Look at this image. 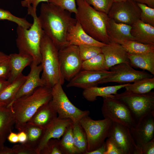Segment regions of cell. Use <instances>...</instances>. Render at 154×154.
<instances>
[{"mask_svg": "<svg viewBox=\"0 0 154 154\" xmlns=\"http://www.w3.org/2000/svg\"><path fill=\"white\" fill-rule=\"evenodd\" d=\"M38 17L44 33L58 50L70 45L67 40V34L77 22L71 13L51 3H42Z\"/></svg>", "mask_w": 154, "mask_h": 154, "instance_id": "cell-1", "label": "cell"}, {"mask_svg": "<svg viewBox=\"0 0 154 154\" xmlns=\"http://www.w3.org/2000/svg\"><path fill=\"white\" fill-rule=\"evenodd\" d=\"M76 2L75 18L84 30L98 41L106 44L113 42L106 32L108 15L96 10L85 0H76Z\"/></svg>", "mask_w": 154, "mask_h": 154, "instance_id": "cell-2", "label": "cell"}, {"mask_svg": "<svg viewBox=\"0 0 154 154\" xmlns=\"http://www.w3.org/2000/svg\"><path fill=\"white\" fill-rule=\"evenodd\" d=\"M52 98V88L43 86L15 100L10 106L14 112L15 128L19 131H22L37 110Z\"/></svg>", "mask_w": 154, "mask_h": 154, "instance_id": "cell-3", "label": "cell"}, {"mask_svg": "<svg viewBox=\"0 0 154 154\" xmlns=\"http://www.w3.org/2000/svg\"><path fill=\"white\" fill-rule=\"evenodd\" d=\"M27 8L28 14L33 17V23L29 29L17 26L16 45L19 53L31 56L33 61L39 65L41 62L40 45L44 31L37 15V10L31 5Z\"/></svg>", "mask_w": 154, "mask_h": 154, "instance_id": "cell-4", "label": "cell"}, {"mask_svg": "<svg viewBox=\"0 0 154 154\" xmlns=\"http://www.w3.org/2000/svg\"><path fill=\"white\" fill-rule=\"evenodd\" d=\"M58 50L51 39L44 32L40 43V53L42 73L41 77L45 86L52 88L65 80L60 71Z\"/></svg>", "mask_w": 154, "mask_h": 154, "instance_id": "cell-5", "label": "cell"}, {"mask_svg": "<svg viewBox=\"0 0 154 154\" xmlns=\"http://www.w3.org/2000/svg\"><path fill=\"white\" fill-rule=\"evenodd\" d=\"M79 123L86 136L87 147L86 151L90 152L101 147L105 143L112 121L108 118L94 120L87 116L82 118Z\"/></svg>", "mask_w": 154, "mask_h": 154, "instance_id": "cell-6", "label": "cell"}, {"mask_svg": "<svg viewBox=\"0 0 154 154\" xmlns=\"http://www.w3.org/2000/svg\"><path fill=\"white\" fill-rule=\"evenodd\" d=\"M62 85L58 82L52 88V103L56 110L58 117L71 119L73 122H79L83 117L89 116V110H82L70 101L64 91Z\"/></svg>", "mask_w": 154, "mask_h": 154, "instance_id": "cell-7", "label": "cell"}, {"mask_svg": "<svg viewBox=\"0 0 154 154\" xmlns=\"http://www.w3.org/2000/svg\"><path fill=\"white\" fill-rule=\"evenodd\" d=\"M103 98L101 111L104 118L109 119L130 129L135 127L137 121L125 103L114 98Z\"/></svg>", "mask_w": 154, "mask_h": 154, "instance_id": "cell-8", "label": "cell"}, {"mask_svg": "<svg viewBox=\"0 0 154 154\" xmlns=\"http://www.w3.org/2000/svg\"><path fill=\"white\" fill-rule=\"evenodd\" d=\"M114 95V98L122 102L127 106L137 121L146 114L154 111V92L138 94L125 91Z\"/></svg>", "mask_w": 154, "mask_h": 154, "instance_id": "cell-9", "label": "cell"}, {"mask_svg": "<svg viewBox=\"0 0 154 154\" xmlns=\"http://www.w3.org/2000/svg\"><path fill=\"white\" fill-rule=\"evenodd\" d=\"M58 56L61 73L64 80L69 81L82 69L83 61L78 46L69 45L58 50Z\"/></svg>", "mask_w": 154, "mask_h": 154, "instance_id": "cell-10", "label": "cell"}, {"mask_svg": "<svg viewBox=\"0 0 154 154\" xmlns=\"http://www.w3.org/2000/svg\"><path fill=\"white\" fill-rule=\"evenodd\" d=\"M141 10L133 0L114 2L108 14L116 22L131 25L140 19Z\"/></svg>", "mask_w": 154, "mask_h": 154, "instance_id": "cell-11", "label": "cell"}, {"mask_svg": "<svg viewBox=\"0 0 154 154\" xmlns=\"http://www.w3.org/2000/svg\"><path fill=\"white\" fill-rule=\"evenodd\" d=\"M112 73L103 79L101 84L116 82L120 84L129 83L141 79L151 78L153 75L144 71L135 70L128 63H122L111 67L109 70Z\"/></svg>", "mask_w": 154, "mask_h": 154, "instance_id": "cell-12", "label": "cell"}, {"mask_svg": "<svg viewBox=\"0 0 154 154\" xmlns=\"http://www.w3.org/2000/svg\"><path fill=\"white\" fill-rule=\"evenodd\" d=\"M130 129L136 146L137 154H141L143 146L154 138V111L140 117L135 127Z\"/></svg>", "mask_w": 154, "mask_h": 154, "instance_id": "cell-13", "label": "cell"}, {"mask_svg": "<svg viewBox=\"0 0 154 154\" xmlns=\"http://www.w3.org/2000/svg\"><path fill=\"white\" fill-rule=\"evenodd\" d=\"M107 138L119 147L123 154H137L136 145L128 127L112 122Z\"/></svg>", "mask_w": 154, "mask_h": 154, "instance_id": "cell-14", "label": "cell"}, {"mask_svg": "<svg viewBox=\"0 0 154 154\" xmlns=\"http://www.w3.org/2000/svg\"><path fill=\"white\" fill-rule=\"evenodd\" d=\"M112 73L110 71H80L69 81L68 88L76 87L85 89L101 84L102 81Z\"/></svg>", "mask_w": 154, "mask_h": 154, "instance_id": "cell-15", "label": "cell"}, {"mask_svg": "<svg viewBox=\"0 0 154 154\" xmlns=\"http://www.w3.org/2000/svg\"><path fill=\"white\" fill-rule=\"evenodd\" d=\"M30 71L27 76V78L21 86L12 102L8 106H10L15 100L23 96L29 94L40 87L45 86L40 77L42 71L41 64L37 65L33 61L30 65Z\"/></svg>", "mask_w": 154, "mask_h": 154, "instance_id": "cell-16", "label": "cell"}, {"mask_svg": "<svg viewBox=\"0 0 154 154\" xmlns=\"http://www.w3.org/2000/svg\"><path fill=\"white\" fill-rule=\"evenodd\" d=\"M101 50L108 70L111 67L117 64H129L127 52L120 44L113 42L101 47Z\"/></svg>", "mask_w": 154, "mask_h": 154, "instance_id": "cell-17", "label": "cell"}, {"mask_svg": "<svg viewBox=\"0 0 154 154\" xmlns=\"http://www.w3.org/2000/svg\"><path fill=\"white\" fill-rule=\"evenodd\" d=\"M73 122L70 119H62L58 117L45 129L42 139L36 149L37 154H39L47 142L51 139H60L66 129Z\"/></svg>", "mask_w": 154, "mask_h": 154, "instance_id": "cell-18", "label": "cell"}, {"mask_svg": "<svg viewBox=\"0 0 154 154\" xmlns=\"http://www.w3.org/2000/svg\"><path fill=\"white\" fill-rule=\"evenodd\" d=\"M66 39L69 44L78 46L86 45L102 47L106 44L96 40L90 36L77 21L69 29Z\"/></svg>", "mask_w": 154, "mask_h": 154, "instance_id": "cell-19", "label": "cell"}, {"mask_svg": "<svg viewBox=\"0 0 154 154\" xmlns=\"http://www.w3.org/2000/svg\"><path fill=\"white\" fill-rule=\"evenodd\" d=\"M58 117L51 100L40 107L28 122L45 129Z\"/></svg>", "mask_w": 154, "mask_h": 154, "instance_id": "cell-20", "label": "cell"}, {"mask_svg": "<svg viewBox=\"0 0 154 154\" xmlns=\"http://www.w3.org/2000/svg\"><path fill=\"white\" fill-rule=\"evenodd\" d=\"M15 123L11 106L0 102V148L4 146L7 137L12 131Z\"/></svg>", "mask_w": 154, "mask_h": 154, "instance_id": "cell-21", "label": "cell"}, {"mask_svg": "<svg viewBox=\"0 0 154 154\" xmlns=\"http://www.w3.org/2000/svg\"><path fill=\"white\" fill-rule=\"evenodd\" d=\"M131 33L135 40L145 44L154 45V27L140 19L131 25Z\"/></svg>", "mask_w": 154, "mask_h": 154, "instance_id": "cell-22", "label": "cell"}, {"mask_svg": "<svg viewBox=\"0 0 154 154\" xmlns=\"http://www.w3.org/2000/svg\"><path fill=\"white\" fill-rule=\"evenodd\" d=\"M131 26L116 22L109 17L106 32L112 42L122 40H134L131 33Z\"/></svg>", "mask_w": 154, "mask_h": 154, "instance_id": "cell-23", "label": "cell"}, {"mask_svg": "<svg viewBox=\"0 0 154 154\" xmlns=\"http://www.w3.org/2000/svg\"><path fill=\"white\" fill-rule=\"evenodd\" d=\"M129 83L104 87L92 86L84 89L82 95L85 99L90 102L95 101L99 96L113 98L114 95L117 94L118 90L125 88Z\"/></svg>", "mask_w": 154, "mask_h": 154, "instance_id": "cell-24", "label": "cell"}, {"mask_svg": "<svg viewBox=\"0 0 154 154\" xmlns=\"http://www.w3.org/2000/svg\"><path fill=\"white\" fill-rule=\"evenodd\" d=\"M9 60L10 70L7 80L10 83L16 80L25 68L30 65L33 61L31 56L19 53L10 54Z\"/></svg>", "mask_w": 154, "mask_h": 154, "instance_id": "cell-25", "label": "cell"}, {"mask_svg": "<svg viewBox=\"0 0 154 154\" xmlns=\"http://www.w3.org/2000/svg\"><path fill=\"white\" fill-rule=\"evenodd\" d=\"M127 55L132 67L146 70L154 75V52L140 54L127 52Z\"/></svg>", "mask_w": 154, "mask_h": 154, "instance_id": "cell-26", "label": "cell"}, {"mask_svg": "<svg viewBox=\"0 0 154 154\" xmlns=\"http://www.w3.org/2000/svg\"><path fill=\"white\" fill-rule=\"evenodd\" d=\"M27 78V76L22 73L16 80L8 85L0 92V102L7 105H9Z\"/></svg>", "mask_w": 154, "mask_h": 154, "instance_id": "cell-27", "label": "cell"}, {"mask_svg": "<svg viewBox=\"0 0 154 154\" xmlns=\"http://www.w3.org/2000/svg\"><path fill=\"white\" fill-rule=\"evenodd\" d=\"M44 130V129L27 123L22 130L25 132L27 135V140L24 143L37 149L42 137Z\"/></svg>", "mask_w": 154, "mask_h": 154, "instance_id": "cell-28", "label": "cell"}, {"mask_svg": "<svg viewBox=\"0 0 154 154\" xmlns=\"http://www.w3.org/2000/svg\"><path fill=\"white\" fill-rule=\"evenodd\" d=\"M125 91L138 94L149 93L154 88V77L142 78L125 87Z\"/></svg>", "mask_w": 154, "mask_h": 154, "instance_id": "cell-29", "label": "cell"}, {"mask_svg": "<svg viewBox=\"0 0 154 154\" xmlns=\"http://www.w3.org/2000/svg\"><path fill=\"white\" fill-rule=\"evenodd\" d=\"M115 42L121 44L130 54H140L154 52V45L145 44L134 40H122Z\"/></svg>", "mask_w": 154, "mask_h": 154, "instance_id": "cell-30", "label": "cell"}, {"mask_svg": "<svg viewBox=\"0 0 154 154\" xmlns=\"http://www.w3.org/2000/svg\"><path fill=\"white\" fill-rule=\"evenodd\" d=\"M74 145L80 154H84L87 151V141L86 133L79 122H73L72 125Z\"/></svg>", "mask_w": 154, "mask_h": 154, "instance_id": "cell-31", "label": "cell"}, {"mask_svg": "<svg viewBox=\"0 0 154 154\" xmlns=\"http://www.w3.org/2000/svg\"><path fill=\"white\" fill-rule=\"evenodd\" d=\"M82 69L92 71L108 70L104 55L101 53L90 59L83 61Z\"/></svg>", "mask_w": 154, "mask_h": 154, "instance_id": "cell-32", "label": "cell"}, {"mask_svg": "<svg viewBox=\"0 0 154 154\" xmlns=\"http://www.w3.org/2000/svg\"><path fill=\"white\" fill-rule=\"evenodd\" d=\"M73 124L66 129L62 136L60 142L65 154H80L74 143L72 131Z\"/></svg>", "mask_w": 154, "mask_h": 154, "instance_id": "cell-33", "label": "cell"}, {"mask_svg": "<svg viewBox=\"0 0 154 154\" xmlns=\"http://www.w3.org/2000/svg\"><path fill=\"white\" fill-rule=\"evenodd\" d=\"M0 20H6L13 22L18 26L26 29H29L32 25L26 19L17 17L9 11L0 8Z\"/></svg>", "mask_w": 154, "mask_h": 154, "instance_id": "cell-34", "label": "cell"}, {"mask_svg": "<svg viewBox=\"0 0 154 154\" xmlns=\"http://www.w3.org/2000/svg\"><path fill=\"white\" fill-rule=\"evenodd\" d=\"M39 154H65L60 140L51 139L46 143Z\"/></svg>", "mask_w": 154, "mask_h": 154, "instance_id": "cell-35", "label": "cell"}, {"mask_svg": "<svg viewBox=\"0 0 154 154\" xmlns=\"http://www.w3.org/2000/svg\"><path fill=\"white\" fill-rule=\"evenodd\" d=\"M78 46L80 55L83 61L102 53L101 47L98 46L86 45Z\"/></svg>", "mask_w": 154, "mask_h": 154, "instance_id": "cell-36", "label": "cell"}, {"mask_svg": "<svg viewBox=\"0 0 154 154\" xmlns=\"http://www.w3.org/2000/svg\"><path fill=\"white\" fill-rule=\"evenodd\" d=\"M137 3L141 11L140 19L143 22L154 27V8L144 4Z\"/></svg>", "mask_w": 154, "mask_h": 154, "instance_id": "cell-37", "label": "cell"}, {"mask_svg": "<svg viewBox=\"0 0 154 154\" xmlns=\"http://www.w3.org/2000/svg\"><path fill=\"white\" fill-rule=\"evenodd\" d=\"M96 10L108 14L114 0H85Z\"/></svg>", "mask_w": 154, "mask_h": 154, "instance_id": "cell-38", "label": "cell"}, {"mask_svg": "<svg viewBox=\"0 0 154 154\" xmlns=\"http://www.w3.org/2000/svg\"><path fill=\"white\" fill-rule=\"evenodd\" d=\"M75 14L77 12L76 0H49L48 2Z\"/></svg>", "mask_w": 154, "mask_h": 154, "instance_id": "cell-39", "label": "cell"}, {"mask_svg": "<svg viewBox=\"0 0 154 154\" xmlns=\"http://www.w3.org/2000/svg\"><path fill=\"white\" fill-rule=\"evenodd\" d=\"M15 154H37L36 148L25 143L14 145L12 148Z\"/></svg>", "mask_w": 154, "mask_h": 154, "instance_id": "cell-40", "label": "cell"}, {"mask_svg": "<svg viewBox=\"0 0 154 154\" xmlns=\"http://www.w3.org/2000/svg\"><path fill=\"white\" fill-rule=\"evenodd\" d=\"M106 143V151L104 154H123L119 147L112 140L107 138Z\"/></svg>", "mask_w": 154, "mask_h": 154, "instance_id": "cell-41", "label": "cell"}, {"mask_svg": "<svg viewBox=\"0 0 154 154\" xmlns=\"http://www.w3.org/2000/svg\"><path fill=\"white\" fill-rule=\"evenodd\" d=\"M10 70V67L9 58L0 62V78L8 79Z\"/></svg>", "mask_w": 154, "mask_h": 154, "instance_id": "cell-42", "label": "cell"}, {"mask_svg": "<svg viewBox=\"0 0 154 154\" xmlns=\"http://www.w3.org/2000/svg\"><path fill=\"white\" fill-rule=\"evenodd\" d=\"M154 154V138L148 142L142 147L141 154Z\"/></svg>", "mask_w": 154, "mask_h": 154, "instance_id": "cell-43", "label": "cell"}, {"mask_svg": "<svg viewBox=\"0 0 154 154\" xmlns=\"http://www.w3.org/2000/svg\"><path fill=\"white\" fill-rule=\"evenodd\" d=\"M49 0H23L21 1L22 6L27 7L29 5L32 6L33 8L37 10V8L38 4L41 2H48Z\"/></svg>", "mask_w": 154, "mask_h": 154, "instance_id": "cell-44", "label": "cell"}, {"mask_svg": "<svg viewBox=\"0 0 154 154\" xmlns=\"http://www.w3.org/2000/svg\"><path fill=\"white\" fill-rule=\"evenodd\" d=\"M105 142L100 147L90 152L86 151L84 154H104L106 151Z\"/></svg>", "mask_w": 154, "mask_h": 154, "instance_id": "cell-45", "label": "cell"}, {"mask_svg": "<svg viewBox=\"0 0 154 154\" xmlns=\"http://www.w3.org/2000/svg\"><path fill=\"white\" fill-rule=\"evenodd\" d=\"M7 139L11 143H16L19 142V139L17 134L11 131L8 136Z\"/></svg>", "mask_w": 154, "mask_h": 154, "instance_id": "cell-46", "label": "cell"}, {"mask_svg": "<svg viewBox=\"0 0 154 154\" xmlns=\"http://www.w3.org/2000/svg\"><path fill=\"white\" fill-rule=\"evenodd\" d=\"M19 142L21 143H24L27 140V135L25 132L23 131H19L17 133Z\"/></svg>", "mask_w": 154, "mask_h": 154, "instance_id": "cell-47", "label": "cell"}, {"mask_svg": "<svg viewBox=\"0 0 154 154\" xmlns=\"http://www.w3.org/2000/svg\"><path fill=\"white\" fill-rule=\"evenodd\" d=\"M0 154H15L12 148L3 146L0 148Z\"/></svg>", "mask_w": 154, "mask_h": 154, "instance_id": "cell-48", "label": "cell"}, {"mask_svg": "<svg viewBox=\"0 0 154 154\" xmlns=\"http://www.w3.org/2000/svg\"><path fill=\"white\" fill-rule=\"evenodd\" d=\"M136 3L143 4L154 8V0H133Z\"/></svg>", "mask_w": 154, "mask_h": 154, "instance_id": "cell-49", "label": "cell"}, {"mask_svg": "<svg viewBox=\"0 0 154 154\" xmlns=\"http://www.w3.org/2000/svg\"><path fill=\"white\" fill-rule=\"evenodd\" d=\"M10 83L7 80L0 78V92Z\"/></svg>", "mask_w": 154, "mask_h": 154, "instance_id": "cell-50", "label": "cell"}, {"mask_svg": "<svg viewBox=\"0 0 154 154\" xmlns=\"http://www.w3.org/2000/svg\"><path fill=\"white\" fill-rule=\"evenodd\" d=\"M9 57V55L0 51V62L7 59Z\"/></svg>", "mask_w": 154, "mask_h": 154, "instance_id": "cell-51", "label": "cell"}, {"mask_svg": "<svg viewBox=\"0 0 154 154\" xmlns=\"http://www.w3.org/2000/svg\"><path fill=\"white\" fill-rule=\"evenodd\" d=\"M127 0H114V2H119L124 1Z\"/></svg>", "mask_w": 154, "mask_h": 154, "instance_id": "cell-52", "label": "cell"}]
</instances>
